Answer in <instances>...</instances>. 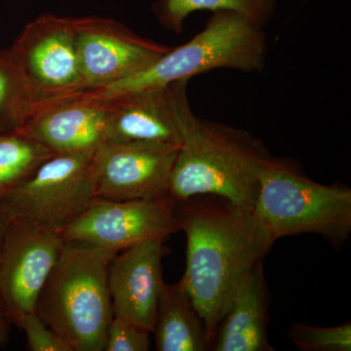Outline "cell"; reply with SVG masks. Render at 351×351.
<instances>
[{"instance_id": "obj_1", "label": "cell", "mask_w": 351, "mask_h": 351, "mask_svg": "<svg viewBox=\"0 0 351 351\" xmlns=\"http://www.w3.org/2000/svg\"><path fill=\"white\" fill-rule=\"evenodd\" d=\"M218 198L191 197L177 204L180 230L186 237L181 281L202 318L211 348L240 283L274 243L253 211Z\"/></svg>"}, {"instance_id": "obj_2", "label": "cell", "mask_w": 351, "mask_h": 351, "mask_svg": "<svg viewBox=\"0 0 351 351\" xmlns=\"http://www.w3.org/2000/svg\"><path fill=\"white\" fill-rule=\"evenodd\" d=\"M270 154L248 132L186 117L182 142L171 170L168 195L176 202L212 195L253 211L258 175Z\"/></svg>"}, {"instance_id": "obj_3", "label": "cell", "mask_w": 351, "mask_h": 351, "mask_svg": "<svg viewBox=\"0 0 351 351\" xmlns=\"http://www.w3.org/2000/svg\"><path fill=\"white\" fill-rule=\"evenodd\" d=\"M117 253L64 240L36 302V313L73 351H103L113 317L108 267Z\"/></svg>"}, {"instance_id": "obj_4", "label": "cell", "mask_w": 351, "mask_h": 351, "mask_svg": "<svg viewBox=\"0 0 351 351\" xmlns=\"http://www.w3.org/2000/svg\"><path fill=\"white\" fill-rule=\"evenodd\" d=\"M267 55L263 27L232 11L213 12L204 29L154 63L105 87L80 92L83 98L110 101L158 89L217 69L262 73Z\"/></svg>"}, {"instance_id": "obj_5", "label": "cell", "mask_w": 351, "mask_h": 351, "mask_svg": "<svg viewBox=\"0 0 351 351\" xmlns=\"http://www.w3.org/2000/svg\"><path fill=\"white\" fill-rule=\"evenodd\" d=\"M253 214L274 242L299 233L341 242L351 232V191L311 181L293 163L269 156L258 175Z\"/></svg>"}, {"instance_id": "obj_6", "label": "cell", "mask_w": 351, "mask_h": 351, "mask_svg": "<svg viewBox=\"0 0 351 351\" xmlns=\"http://www.w3.org/2000/svg\"><path fill=\"white\" fill-rule=\"evenodd\" d=\"M97 149L55 154L43 161L0 201L9 221L25 219L61 232L96 198Z\"/></svg>"}, {"instance_id": "obj_7", "label": "cell", "mask_w": 351, "mask_h": 351, "mask_svg": "<svg viewBox=\"0 0 351 351\" xmlns=\"http://www.w3.org/2000/svg\"><path fill=\"white\" fill-rule=\"evenodd\" d=\"M8 50L41 103L83 91L73 18L43 14L25 25Z\"/></svg>"}, {"instance_id": "obj_8", "label": "cell", "mask_w": 351, "mask_h": 351, "mask_svg": "<svg viewBox=\"0 0 351 351\" xmlns=\"http://www.w3.org/2000/svg\"><path fill=\"white\" fill-rule=\"evenodd\" d=\"M177 204L169 196L112 200L96 197L61 230L64 240L86 242L119 252L179 232Z\"/></svg>"}, {"instance_id": "obj_9", "label": "cell", "mask_w": 351, "mask_h": 351, "mask_svg": "<svg viewBox=\"0 0 351 351\" xmlns=\"http://www.w3.org/2000/svg\"><path fill=\"white\" fill-rule=\"evenodd\" d=\"M61 232L11 219L0 249V306L17 326L36 302L64 244Z\"/></svg>"}, {"instance_id": "obj_10", "label": "cell", "mask_w": 351, "mask_h": 351, "mask_svg": "<svg viewBox=\"0 0 351 351\" xmlns=\"http://www.w3.org/2000/svg\"><path fill=\"white\" fill-rule=\"evenodd\" d=\"M73 21L83 91L128 77L171 49L143 38L113 19L80 17Z\"/></svg>"}, {"instance_id": "obj_11", "label": "cell", "mask_w": 351, "mask_h": 351, "mask_svg": "<svg viewBox=\"0 0 351 351\" xmlns=\"http://www.w3.org/2000/svg\"><path fill=\"white\" fill-rule=\"evenodd\" d=\"M180 145L110 143L97 149L96 197L130 200L168 195V182Z\"/></svg>"}, {"instance_id": "obj_12", "label": "cell", "mask_w": 351, "mask_h": 351, "mask_svg": "<svg viewBox=\"0 0 351 351\" xmlns=\"http://www.w3.org/2000/svg\"><path fill=\"white\" fill-rule=\"evenodd\" d=\"M181 80L158 89L125 95L106 101L108 144L149 142L181 147L186 117L193 112Z\"/></svg>"}, {"instance_id": "obj_13", "label": "cell", "mask_w": 351, "mask_h": 351, "mask_svg": "<svg viewBox=\"0 0 351 351\" xmlns=\"http://www.w3.org/2000/svg\"><path fill=\"white\" fill-rule=\"evenodd\" d=\"M106 101L78 94L39 104L19 130L54 154L96 151L108 144Z\"/></svg>"}, {"instance_id": "obj_14", "label": "cell", "mask_w": 351, "mask_h": 351, "mask_svg": "<svg viewBox=\"0 0 351 351\" xmlns=\"http://www.w3.org/2000/svg\"><path fill=\"white\" fill-rule=\"evenodd\" d=\"M108 267L113 316L152 332L162 290L163 240L149 239L120 251Z\"/></svg>"}, {"instance_id": "obj_15", "label": "cell", "mask_w": 351, "mask_h": 351, "mask_svg": "<svg viewBox=\"0 0 351 351\" xmlns=\"http://www.w3.org/2000/svg\"><path fill=\"white\" fill-rule=\"evenodd\" d=\"M267 290L260 262L237 288L212 348L216 351L274 350L267 341Z\"/></svg>"}, {"instance_id": "obj_16", "label": "cell", "mask_w": 351, "mask_h": 351, "mask_svg": "<svg viewBox=\"0 0 351 351\" xmlns=\"http://www.w3.org/2000/svg\"><path fill=\"white\" fill-rule=\"evenodd\" d=\"M152 332L158 351H204L211 348L202 318L181 280L173 285L163 284Z\"/></svg>"}, {"instance_id": "obj_17", "label": "cell", "mask_w": 351, "mask_h": 351, "mask_svg": "<svg viewBox=\"0 0 351 351\" xmlns=\"http://www.w3.org/2000/svg\"><path fill=\"white\" fill-rule=\"evenodd\" d=\"M278 0H158L154 5L159 24L181 34L189 14L196 11H232L265 27L276 12Z\"/></svg>"}, {"instance_id": "obj_18", "label": "cell", "mask_w": 351, "mask_h": 351, "mask_svg": "<svg viewBox=\"0 0 351 351\" xmlns=\"http://www.w3.org/2000/svg\"><path fill=\"white\" fill-rule=\"evenodd\" d=\"M53 154L19 129L0 134V201Z\"/></svg>"}, {"instance_id": "obj_19", "label": "cell", "mask_w": 351, "mask_h": 351, "mask_svg": "<svg viewBox=\"0 0 351 351\" xmlns=\"http://www.w3.org/2000/svg\"><path fill=\"white\" fill-rule=\"evenodd\" d=\"M40 103L23 82L9 50L0 51V134L20 129Z\"/></svg>"}, {"instance_id": "obj_20", "label": "cell", "mask_w": 351, "mask_h": 351, "mask_svg": "<svg viewBox=\"0 0 351 351\" xmlns=\"http://www.w3.org/2000/svg\"><path fill=\"white\" fill-rule=\"evenodd\" d=\"M289 338L299 350L306 351H350L351 324L322 328L293 324Z\"/></svg>"}, {"instance_id": "obj_21", "label": "cell", "mask_w": 351, "mask_h": 351, "mask_svg": "<svg viewBox=\"0 0 351 351\" xmlns=\"http://www.w3.org/2000/svg\"><path fill=\"white\" fill-rule=\"evenodd\" d=\"M149 330L113 316L108 328L105 351H147L151 346Z\"/></svg>"}, {"instance_id": "obj_22", "label": "cell", "mask_w": 351, "mask_h": 351, "mask_svg": "<svg viewBox=\"0 0 351 351\" xmlns=\"http://www.w3.org/2000/svg\"><path fill=\"white\" fill-rule=\"evenodd\" d=\"M17 326L24 331L32 351H73V348L53 332L36 313L25 314Z\"/></svg>"}, {"instance_id": "obj_23", "label": "cell", "mask_w": 351, "mask_h": 351, "mask_svg": "<svg viewBox=\"0 0 351 351\" xmlns=\"http://www.w3.org/2000/svg\"><path fill=\"white\" fill-rule=\"evenodd\" d=\"M10 321L7 318L3 308L0 306V348L6 345L9 339V325Z\"/></svg>"}, {"instance_id": "obj_24", "label": "cell", "mask_w": 351, "mask_h": 351, "mask_svg": "<svg viewBox=\"0 0 351 351\" xmlns=\"http://www.w3.org/2000/svg\"><path fill=\"white\" fill-rule=\"evenodd\" d=\"M9 223H10V221H9L6 215L4 214V212L2 211L1 208H0V249H1L2 243H3Z\"/></svg>"}]
</instances>
